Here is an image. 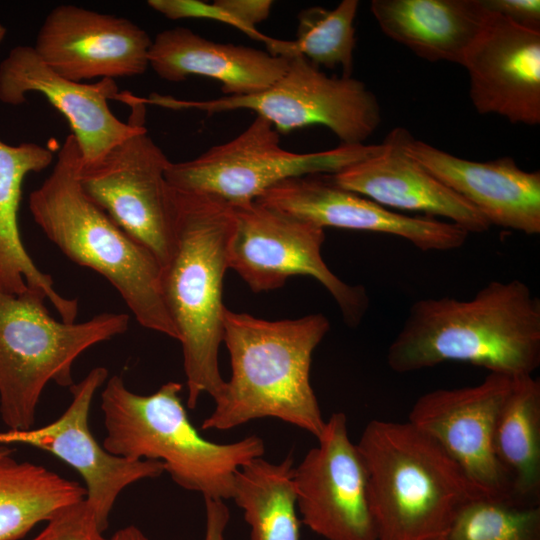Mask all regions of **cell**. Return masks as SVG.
Segmentation results:
<instances>
[{
    "label": "cell",
    "instance_id": "cell-33",
    "mask_svg": "<svg viewBox=\"0 0 540 540\" xmlns=\"http://www.w3.org/2000/svg\"><path fill=\"white\" fill-rule=\"evenodd\" d=\"M204 540H225V530L230 520V512L224 500L205 498Z\"/></svg>",
    "mask_w": 540,
    "mask_h": 540
},
{
    "label": "cell",
    "instance_id": "cell-20",
    "mask_svg": "<svg viewBox=\"0 0 540 540\" xmlns=\"http://www.w3.org/2000/svg\"><path fill=\"white\" fill-rule=\"evenodd\" d=\"M331 177L338 186L386 208L440 216L468 233L491 227L477 209L410 157L389 134L378 152Z\"/></svg>",
    "mask_w": 540,
    "mask_h": 540
},
{
    "label": "cell",
    "instance_id": "cell-8",
    "mask_svg": "<svg viewBox=\"0 0 540 540\" xmlns=\"http://www.w3.org/2000/svg\"><path fill=\"white\" fill-rule=\"evenodd\" d=\"M149 103L209 114L247 109L268 120L279 133L321 125L344 145L364 144L381 122L378 99L362 81L328 76L302 55L290 57L285 73L258 93L203 101L153 95Z\"/></svg>",
    "mask_w": 540,
    "mask_h": 540
},
{
    "label": "cell",
    "instance_id": "cell-9",
    "mask_svg": "<svg viewBox=\"0 0 540 540\" xmlns=\"http://www.w3.org/2000/svg\"><path fill=\"white\" fill-rule=\"evenodd\" d=\"M279 132L256 116L237 137L194 159L173 163L169 186L206 193L232 206L255 201L276 184L311 174H335L378 152V145H344L320 152L297 153L281 146Z\"/></svg>",
    "mask_w": 540,
    "mask_h": 540
},
{
    "label": "cell",
    "instance_id": "cell-6",
    "mask_svg": "<svg viewBox=\"0 0 540 540\" xmlns=\"http://www.w3.org/2000/svg\"><path fill=\"white\" fill-rule=\"evenodd\" d=\"M181 390L180 383L170 381L150 395H139L121 377L109 378L101 393L102 446L128 459L162 462L177 485L204 499H231L236 473L264 455V441L255 435L232 443L203 437L188 417Z\"/></svg>",
    "mask_w": 540,
    "mask_h": 540
},
{
    "label": "cell",
    "instance_id": "cell-12",
    "mask_svg": "<svg viewBox=\"0 0 540 540\" xmlns=\"http://www.w3.org/2000/svg\"><path fill=\"white\" fill-rule=\"evenodd\" d=\"M513 379L489 373L474 386L429 391L415 401L407 421L433 438L485 496L515 503L494 451L497 419Z\"/></svg>",
    "mask_w": 540,
    "mask_h": 540
},
{
    "label": "cell",
    "instance_id": "cell-21",
    "mask_svg": "<svg viewBox=\"0 0 540 540\" xmlns=\"http://www.w3.org/2000/svg\"><path fill=\"white\" fill-rule=\"evenodd\" d=\"M289 58L244 45L219 43L187 27L163 30L152 39L149 67L169 82L198 75L218 80L225 96L258 93L286 71Z\"/></svg>",
    "mask_w": 540,
    "mask_h": 540
},
{
    "label": "cell",
    "instance_id": "cell-1",
    "mask_svg": "<svg viewBox=\"0 0 540 540\" xmlns=\"http://www.w3.org/2000/svg\"><path fill=\"white\" fill-rule=\"evenodd\" d=\"M450 361L511 377L540 366V299L524 282L491 281L473 298L420 299L387 351V364L409 373Z\"/></svg>",
    "mask_w": 540,
    "mask_h": 540
},
{
    "label": "cell",
    "instance_id": "cell-17",
    "mask_svg": "<svg viewBox=\"0 0 540 540\" xmlns=\"http://www.w3.org/2000/svg\"><path fill=\"white\" fill-rule=\"evenodd\" d=\"M39 93L67 120L82 158L91 164L133 134L140 121L123 122L108 100L118 96L113 79L93 84L69 80L49 68L33 46L18 45L0 63V102L20 105Z\"/></svg>",
    "mask_w": 540,
    "mask_h": 540
},
{
    "label": "cell",
    "instance_id": "cell-29",
    "mask_svg": "<svg viewBox=\"0 0 540 540\" xmlns=\"http://www.w3.org/2000/svg\"><path fill=\"white\" fill-rule=\"evenodd\" d=\"M31 540H96L100 532L94 511L84 499L59 509Z\"/></svg>",
    "mask_w": 540,
    "mask_h": 540
},
{
    "label": "cell",
    "instance_id": "cell-2",
    "mask_svg": "<svg viewBox=\"0 0 540 540\" xmlns=\"http://www.w3.org/2000/svg\"><path fill=\"white\" fill-rule=\"evenodd\" d=\"M169 188L174 249L161 270V290L182 347L187 407L194 409L202 394L215 400L225 385L218 352L236 217L234 207L220 198Z\"/></svg>",
    "mask_w": 540,
    "mask_h": 540
},
{
    "label": "cell",
    "instance_id": "cell-5",
    "mask_svg": "<svg viewBox=\"0 0 540 540\" xmlns=\"http://www.w3.org/2000/svg\"><path fill=\"white\" fill-rule=\"evenodd\" d=\"M356 445L377 540H446L460 510L485 496L433 438L408 421L371 420Z\"/></svg>",
    "mask_w": 540,
    "mask_h": 540
},
{
    "label": "cell",
    "instance_id": "cell-18",
    "mask_svg": "<svg viewBox=\"0 0 540 540\" xmlns=\"http://www.w3.org/2000/svg\"><path fill=\"white\" fill-rule=\"evenodd\" d=\"M389 135L420 165L477 209L489 224L540 233V172L519 168L511 157L489 162L459 158L397 127Z\"/></svg>",
    "mask_w": 540,
    "mask_h": 540
},
{
    "label": "cell",
    "instance_id": "cell-26",
    "mask_svg": "<svg viewBox=\"0 0 540 540\" xmlns=\"http://www.w3.org/2000/svg\"><path fill=\"white\" fill-rule=\"evenodd\" d=\"M294 462L258 457L235 476L232 498L250 526V540H299Z\"/></svg>",
    "mask_w": 540,
    "mask_h": 540
},
{
    "label": "cell",
    "instance_id": "cell-23",
    "mask_svg": "<svg viewBox=\"0 0 540 540\" xmlns=\"http://www.w3.org/2000/svg\"><path fill=\"white\" fill-rule=\"evenodd\" d=\"M53 160L45 146L24 142L9 145L0 139V292L21 294L41 290L64 322H75L78 302L59 294L52 277L42 272L26 251L18 226L22 183L29 173H38Z\"/></svg>",
    "mask_w": 540,
    "mask_h": 540
},
{
    "label": "cell",
    "instance_id": "cell-3",
    "mask_svg": "<svg viewBox=\"0 0 540 540\" xmlns=\"http://www.w3.org/2000/svg\"><path fill=\"white\" fill-rule=\"evenodd\" d=\"M330 330L323 314L269 321L224 311L223 342L231 377L214 400L203 430L226 431L260 418H275L318 438L326 421L311 386L316 347Z\"/></svg>",
    "mask_w": 540,
    "mask_h": 540
},
{
    "label": "cell",
    "instance_id": "cell-10",
    "mask_svg": "<svg viewBox=\"0 0 540 540\" xmlns=\"http://www.w3.org/2000/svg\"><path fill=\"white\" fill-rule=\"evenodd\" d=\"M233 207L229 269L253 292L280 288L292 276H309L330 293L348 326L360 324L369 306L367 292L342 281L326 265L323 228L256 201Z\"/></svg>",
    "mask_w": 540,
    "mask_h": 540
},
{
    "label": "cell",
    "instance_id": "cell-25",
    "mask_svg": "<svg viewBox=\"0 0 540 540\" xmlns=\"http://www.w3.org/2000/svg\"><path fill=\"white\" fill-rule=\"evenodd\" d=\"M78 482L11 454L0 456V540H18L59 509L80 502Z\"/></svg>",
    "mask_w": 540,
    "mask_h": 540
},
{
    "label": "cell",
    "instance_id": "cell-15",
    "mask_svg": "<svg viewBox=\"0 0 540 540\" xmlns=\"http://www.w3.org/2000/svg\"><path fill=\"white\" fill-rule=\"evenodd\" d=\"M152 39L131 20L61 4L45 17L33 48L59 75L76 82L143 74Z\"/></svg>",
    "mask_w": 540,
    "mask_h": 540
},
{
    "label": "cell",
    "instance_id": "cell-34",
    "mask_svg": "<svg viewBox=\"0 0 540 540\" xmlns=\"http://www.w3.org/2000/svg\"><path fill=\"white\" fill-rule=\"evenodd\" d=\"M96 540H149L144 533L135 526H128L118 530L110 538L100 535Z\"/></svg>",
    "mask_w": 540,
    "mask_h": 540
},
{
    "label": "cell",
    "instance_id": "cell-16",
    "mask_svg": "<svg viewBox=\"0 0 540 540\" xmlns=\"http://www.w3.org/2000/svg\"><path fill=\"white\" fill-rule=\"evenodd\" d=\"M256 202L321 228L370 231L397 236L422 251L462 247L469 233L432 217L394 212L362 195L338 186L331 174L286 179L265 191Z\"/></svg>",
    "mask_w": 540,
    "mask_h": 540
},
{
    "label": "cell",
    "instance_id": "cell-19",
    "mask_svg": "<svg viewBox=\"0 0 540 540\" xmlns=\"http://www.w3.org/2000/svg\"><path fill=\"white\" fill-rule=\"evenodd\" d=\"M462 66L479 114H496L513 124H540V31L491 12Z\"/></svg>",
    "mask_w": 540,
    "mask_h": 540
},
{
    "label": "cell",
    "instance_id": "cell-35",
    "mask_svg": "<svg viewBox=\"0 0 540 540\" xmlns=\"http://www.w3.org/2000/svg\"><path fill=\"white\" fill-rule=\"evenodd\" d=\"M11 453H12V449L6 447L5 445H0V456L11 454Z\"/></svg>",
    "mask_w": 540,
    "mask_h": 540
},
{
    "label": "cell",
    "instance_id": "cell-32",
    "mask_svg": "<svg viewBox=\"0 0 540 540\" xmlns=\"http://www.w3.org/2000/svg\"><path fill=\"white\" fill-rule=\"evenodd\" d=\"M484 6L509 21L540 31L539 0H482Z\"/></svg>",
    "mask_w": 540,
    "mask_h": 540
},
{
    "label": "cell",
    "instance_id": "cell-14",
    "mask_svg": "<svg viewBox=\"0 0 540 540\" xmlns=\"http://www.w3.org/2000/svg\"><path fill=\"white\" fill-rule=\"evenodd\" d=\"M104 367L93 368L70 387L72 401L55 421L36 430L3 433L6 443H24L47 451L74 468L85 482V500L103 533L112 507L123 489L143 479L159 477L165 470L158 460H132L101 446L89 429L88 417L96 391L107 380Z\"/></svg>",
    "mask_w": 540,
    "mask_h": 540
},
{
    "label": "cell",
    "instance_id": "cell-13",
    "mask_svg": "<svg viewBox=\"0 0 540 540\" xmlns=\"http://www.w3.org/2000/svg\"><path fill=\"white\" fill-rule=\"evenodd\" d=\"M317 440L294 470L301 522L326 540H377L366 469L346 415L333 413Z\"/></svg>",
    "mask_w": 540,
    "mask_h": 540
},
{
    "label": "cell",
    "instance_id": "cell-30",
    "mask_svg": "<svg viewBox=\"0 0 540 540\" xmlns=\"http://www.w3.org/2000/svg\"><path fill=\"white\" fill-rule=\"evenodd\" d=\"M148 6L168 19H208L235 27L231 16L218 1L206 3L198 0H149Z\"/></svg>",
    "mask_w": 540,
    "mask_h": 540
},
{
    "label": "cell",
    "instance_id": "cell-31",
    "mask_svg": "<svg viewBox=\"0 0 540 540\" xmlns=\"http://www.w3.org/2000/svg\"><path fill=\"white\" fill-rule=\"evenodd\" d=\"M220 6L231 16L235 28L253 39L263 41L269 36L260 33L256 25L266 20L271 12V0H217Z\"/></svg>",
    "mask_w": 540,
    "mask_h": 540
},
{
    "label": "cell",
    "instance_id": "cell-28",
    "mask_svg": "<svg viewBox=\"0 0 540 540\" xmlns=\"http://www.w3.org/2000/svg\"><path fill=\"white\" fill-rule=\"evenodd\" d=\"M446 540H540V507L478 497L457 514Z\"/></svg>",
    "mask_w": 540,
    "mask_h": 540
},
{
    "label": "cell",
    "instance_id": "cell-24",
    "mask_svg": "<svg viewBox=\"0 0 540 540\" xmlns=\"http://www.w3.org/2000/svg\"><path fill=\"white\" fill-rule=\"evenodd\" d=\"M495 455L509 478L513 501L539 505L540 381L514 377L494 433Z\"/></svg>",
    "mask_w": 540,
    "mask_h": 540
},
{
    "label": "cell",
    "instance_id": "cell-22",
    "mask_svg": "<svg viewBox=\"0 0 540 540\" xmlns=\"http://www.w3.org/2000/svg\"><path fill=\"white\" fill-rule=\"evenodd\" d=\"M381 31L430 62L463 65L491 16L482 0H373Z\"/></svg>",
    "mask_w": 540,
    "mask_h": 540
},
{
    "label": "cell",
    "instance_id": "cell-27",
    "mask_svg": "<svg viewBox=\"0 0 540 540\" xmlns=\"http://www.w3.org/2000/svg\"><path fill=\"white\" fill-rule=\"evenodd\" d=\"M359 8L357 0H343L332 10L313 6L298 15L295 40L269 37L267 52L290 58L302 55L316 66L328 69L341 67L342 76L352 77L356 45L354 20Z\"/></svg>",
    "mask_w": 540,
    "mask_h": 540
},
{
    "label": "cell",
    "instance_id": "cell-7",
    "mask_svg": "<svg viewBox=\"0 0 540 540\" xmlns=\"http://www.w3.org/2000/svg\"><path fill=\"white\" fill-rule=\"evenodd\" d=\"M46 295L29 288L0 292V415L11 431H28L46 385L73 383L72 365L91 346L123 334L129 316L101 313L84 322L57 321Z\"/></svg>",
    "mask_w": 540,
    "mask_h": 540
},
{
    "label": "cell",
    "instance_id": "cell-4",
    "mask_svg": "<svg viewBox=\"0 0 540 540\" xmlns=\"http://www.w3.org/2000/svg\"><path fill=\"white\" fill-rule=\"evenodd\" d=\"M81 166L79 147L69 134L52 172L30 194L35 223L67 258L109 281L141 326L178 341L162 295L161 265L85 194Z\"/></svg>",
    "mask_w": 540,
    "mask_h": 540
},
{
    "label": "cell",
    "instance_id": "cell-11",
    "mask_svg": "<svg viewBox=\"0 0 540 540\" xmlns=\"http://www.w3.org/2000/svg\"><path fill=\"white\" fill-rule=\"evenodd\" d=\"M171 161L141 124L103 157L83 164L85 194L127 234L165 266L174 249L170 188Z\"/></svg>",
    "mask_w": 540,
    "mask_h": 540
}]
</instances>
